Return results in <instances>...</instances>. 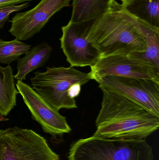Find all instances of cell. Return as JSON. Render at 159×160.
Wrapping results in <instances>:
<instances>
[{
  "mask_svg": "<svg viewBox=\"0 0 159 160\" xmlns=\"http://www.w3.org/2000/svg\"><path fill=\"white\" fill-rule=\"evenodd\" d=\"M101 89V107L93 136L115 140H143L158 129L159 117L120 94Z\"/></svg>",
  "mask_w": 159,
  "mask_h": 160,
  "instance_id": "cell-1",
  "label": "cell"
},
{
  "mask_svg": "<svg viewBox=\"0 0 159 160\" xmlns=\"http://www.w3.org/2000/svg\"><path fill=\"white\" fill-rule=\"evenodd\" d=\"M87 38L102 57L130 55L144 52L146 49L136 18L116 0L106 12L92 19Z\"/></svg>",
  "mask_w": 159,
  "mask_h": 160,
  "instance_id": "cell-2",
  "label": "cell"
},
{
  "mask_svg": "<svg viewBox=\"0 0 159 160\" xmlns=\"http://www.w3.org/2000/svg\"><path fill=\"white\" fill-rule=\"evenodd\" d=\"M37 71L30 79L35 91L57 111L77 108L75 98L80 94L81 86L92 80L91 73L70 67H47Z\"/></svg>",
  "mask_w": 159,
  "mask_h": 160,
  "instance_id": "cell-3",
  "label": "cell"
},
{
  "mask_svg": "<svg viewBox=\"0 0 159 160\" xmlns=\"http://www.w3.org/2000/svg\"><path fill=\"white\" fill-rule=\"evenodd\" d=\"M69 160H153V149L145 140H122L92 136L74 143Z\"/></svg>",
  "mask_w": 159,
  "mask_h": 160,
  "instance_id": "cell-4",
  "label": "cell"
},
{
  "mask_svg": "<svg viewBox=\"0 0 159 160\" xmlns=\"http://www.w3.org/2000/svg\"><path fill=\"white\" fill-rule=\"evenodd\" d=\"M0 160H59L46 140L33 131L15 127L0 130Z\"/></svg>",
  "mask_w": 159,
  "mask_h": 160,
  "instance_id": "cell-5",
  "label": "cell"
},
{
  "mask_svg": "<svg viewBox=\"0 0 159 160\" xmlns=\"http://www.w3.org/2000/svg\"><path fill=\"white\" fill-rule=\"evenodd\" d=\"M92 20L77 22L70 21L62 27L61 48L71 66L91 67L101 58L100 52L87 38Z\"/></svg>",
  "mask_w": 159,
  "mask_h": 160,
  "instance_id": "cell-6",
  "label": "cell"
},
{
  "mask_svg": "<svg viewBox=\"0 0 159 160\" xmlns=\"http://www.w3.org/2000/svg\"><path fill=\"white\" fill-rule=\"evenodd\" d=\"M101 89L120 94L159 117V81L105 77L97 81Z\"/></svg>",
  "mask_w": 159,
  "mask_h": 160,
  "instance_id": "cell-7",
  "label": "cell"
},
{
  "mask_svg": "<svg viewBox=\"0 0 159 160\" xmlns=\"http://www.w3.org/2000/svg\"><path fill=\"white\" fill-rule=\"evenodd\" d=\"M92 80L105 77L146 79L159 81V69L147 62L140 61L128 55L117 54L102 57L91 67Z\"/></svg>",
  "mask_w": 159,
  "mask_h": 160,
  "instance_id": "cell-8",
  "label": "cell"
},
{
  "mask_svg": "<svg viewBox=\"0 0 159 160\" xmlns=\"http://www.w3.org/2000/svg\"><path fill=\"white\" fill-rule=\"evenodd\" d=\"M72 1L41 0L32 9L17 13L10 21L11 25L8 32L20 41L32 38L56 13L70 6Z\"/></svg>",
  "mask_w": 159,
  "mask_h": 160,
  "instance_id": "cell-9",
  "label": "cell"
},
{
  "mask_svg": "<svg viewBox=\"0 0 159 160\" xmlns=\"http://www.w3.org/2000/svg\"><path fill=\"white\" fill-rule=\"evenodd\" d=\"M16 85L32 118L40 124L44 132L56 136L71 132L66 118L48 104L32 88L20 81H17Z\"/></svg>",
  "mask_w": 159,
  "mask_h": 160,
  "instance_id": "cell-10",
  "label": "cell"
},
{
  "mask_svg": "<svg viewBox=\"0 0 159 160\" xmlns=\"http://www.w3.org/2000/svg\"><path fill=\"white\" fill-rule=\"evenodd\" d=\"M52 51L51 46L47 43H41L30 49L23 58L17 60V73L14 76V78L20 81L26 79L28 74L45 64Z\"/></svg>",
  "mask_w": 159,
  "mask_h": 160,
  "instance_id": "cell-11",
  "label": "cell"
},
{
  "mask_svg": "<svg viewBox=\"0 0 159 160\" xmlns=\"http://www.w3.org/2000/svg\"><path fill=\"white\" fill-rule=\"evenodd\" d=\"M136 20L145 39L146 49L144 52L128 55L134 59L150 63L159 69V28L139 19L136 18Z\"/></svg>",
  "mask_w": 159,
  "mask_h": 160,
  "instance_id": "cell-12",
  "label": "cell"
},
{
  "mask_svg": "<svg viewBox=\"0 0 159 160\" xmlns=\"http://www.w3.org/2000/svg\"><path fill=\"white\" fill-rule=\"evenodd\" d=\"M13 68L0 65V114L8 115L16 105L18 90L16 87Z\"/></svg>",
  "mask_w": 159,
  "mask_h": 160,
  "instance_id": "cell-13",
  "label": "cell"
},
{
  "mask_svg": "<svg viewBox=\"0 0 159 160\" xmlns=\"http://www.w3.org/2000/svg\"><path fill=\"white\" fill-rule=\"evenodd\" d=\"M70 21L77 22L93 19L107 11L114 0H72Z\"/></svg>",
  "mask_w": 159,
  "mask_h": 160,
  "instance_id": "cell-14",
  "label": "cell"
},
{
  "mask_svg": "<svg viewBox=\"0 0 159 160\" xmlns=\"http://www.w3.org/2000/svg\"><path fill=\"white\" fill-rule=\"evenodd\" d=\"M124 8L136 18L159 28V0H131Z\"/></svg>",
  "mask_w": 159,
  "mask_h": 160,
  "instance_id": "cell-15",
  "label": "cell"
},
{
  "mask_svg": "<svg viewBox=\"0 0 159 160\" xmlns=\"http://www.w3.org/2000/svg\"><path fill=\"white\" fill-rule=\"evenodd\" d=\"M30 48V45L23 43L16 38L8 41L0 38V63L10 64L20 59L21 56Z\"/></svg>",
  "mask_w": 159,
  "mask_h": 160,
  "instance_id": "cell-16",
  "label": "cell"
},
{
  "mask_svg": "<svg viewBox=\"0 0 159 160\" xmlns=\"http://www.w3.org/2000/svg\"><path fill=\"white\" fill-rule=\"evenodd\" d=\"M29 5V2H27L20 4L0 8V30L3 28L6 22L8 20L9 16L11 14L14 12L21 11L28 7Z\"/></svg>",
  "mask_w": 159,
  "mask_h": 160,
  "instance_id": "cell-17",
  "label": "cell"
},
{
  "mask_svg": "<svg viewBox=\"0 0 159 160\" xmlns=\"http://www.w3.org/2000/svg\"><path fill=\"white\" fill-rule=\"evenodd\" d=\"M32 0H0V8L7 6L20 4L27 2H30Z\"/></svg>",
  "mask_w": 159,
  "mask_h": 160,
  "instance_id": "cell-18",
  "label": "cell"
},
{
  "mask_svg": "<svg viewBox=\"0 0 159 160\" xmlns=\"http://www.w3.org/2000/svg\"><path fill=\"white\" fill-rule=\"evenodd\" d=\"M9 120L8 118H7L3 116L2 115L0 114V122H2V121H7Z\"/></svg>",
  "mask_w": 159,
  "mask_h": 160,
  "instance_id": "cell-19",
  "label": "cell"
},
{
  "mask_svg": "<svg viewBox=\"0 0 159 160\" xmlns=\"http://www.w3.org/2000/svg\"><path fill=\"white\" fill-rule=\"evenodd\" d=\"M121 2V4L123 6L125 7L131 0H120Z\"/></svg>",
  "mask_w": 159,
  "mask_h": 160,
  "instance_id": "cell-20",
  "label": "cell"
}]
</instances>
